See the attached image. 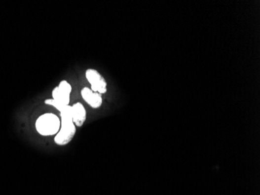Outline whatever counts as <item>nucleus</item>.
I'll use <instances>...</instances> for the list:
<instances>
[{
  "mask_svg": "<svg viewBox=\"0 0 260 195\" xmlns=\"http://www.w3.org/2000/svg\"><path fill=\"white\" fill-rule=\"evenodd\" d=\"M44 103L52 105L60 112L61 126L54 140L58 146H66L73 140L76 131V127L73 120L72 106L70 105H60L52 98L45 100Z\"/></svg>",
  "mask_w": 260,
  "mask_h": 195,
  "instance_id": "obj_1",
  "label": "nucleus"
},
{
  "mask_svg": "<svg viewBox=\"0 0 260 195\" xmlns=\"http://www.w3.org/2000/svg\"><path fill=\"white\" fill-rule=\"evenodd\" d=\"M61 126L59 118L54 113L48 112L37 118L36 127L38 134L43 136L57 135Z\"/></svg>",
  "mask_w": 260,
  "mask_h": 195,
  "instance_id": "obj_2",
  "label": "nucleus"
},
{
  "mask_svg": "<svg viewBox=\"0 0 260 195\" xmlns=\"http://www.w3.org/2000/svg\"><path fill=\"white\" fill-rule=\"evenodd\" d=\"M86 78L91 84L93 92H98L100 94L107 92V82L99 72L94 69H88L86 70Z\"/></svg>",
  "mask_w": 260,
  "mask_h": 195,
  "instance_id": "obj_3",
  "label": "nucleus"
},
{
  "mask_svg": "<svg viewBox=\"0 0 260 195\" xmlns=\"http://www.w3.org/2000/svg\"><path fill=\"white\" fill-rule=\"evenodd\" d=\"M72 87L68 81H62L59 86L56 87L52 91V99L60 105H69L71 101V93Z\"/></svg>",
  "mask_w": 260,
  "mask_h": 195,
  "instance_id": "obj_4",
  "label": "nucleus"
},
{
  "mask_svg": "<svg viewBox=\"0 0 260 195\" xmlns=\"http://www.w3.org/2000/svg\"><path fill=\"white\" fill-rule=\"evenodd\" d=\"M81 96L83 99L94 109H98L102 105V94H100L98 92H93L87 87L82 89Z\"/></svg>",
  "mask_w": 260,
  "mask_h": 195,
  "instance_id": "obj_5",
  "label": "nucleus"
},
{
  "mask_svg": "<svg viewBox=\"0 0 260 195\" xmlns=\"http://www.w3.org/2000/svg\"><path fill=\"white\" fill-rule=\"evenodd\" d=\"M73 120L76 127H82L87 118V112L83 104L76 102L72 105Z\"/></svg>",
  "mask_w": 260,
  "mask_h": 195,
  "instance_id": "obj_6",
  "label": "nucleus"
}]
</instances>
